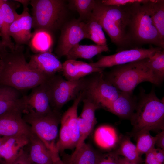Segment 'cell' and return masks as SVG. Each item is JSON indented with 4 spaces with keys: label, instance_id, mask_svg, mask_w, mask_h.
Returning a JSON list of instances; mask_svg holds the SVG:
<instances>
[{
    "label": "cell",
    "instance_id": "6da1fadb",
    "mask_svg": "<svg viewBox=\"0 0 164 164\" xmlns=\"http://www.w3.org/2000/svg\"><path fill=\"white\" fill-rule=\"evenodd\" d=\"M131 5H106L96 0L92 13L116 46V52L134 48Z\"/></svg>",
    "mask_w": 164,
    "mask_h": 164
},
{
    "label": "cell",
    "instance_id": "7a4b0ae2",
    "mask_svg": "<svg viewBox=\"0 0 164 164\" xmlns=\"http://www.w3.org/2000/svg\"><path fill=\"white\" fill-rule=\"evenodd\" d=\"M23 50V46H15L13 51L7 50L0 53L3 66L0 84L19 91L32 89L50 78L30 67L26 59Z\"/></svg>",
    "mask_w": 164,
    "mask_h": 164
},
{
    "label": "cell",
    "instance_id": "3957f363",
    "mask_svg": "<svg viewBox=\"0 0 164 164\" xmlns=\"http://www.w3.org/2000/svg\"><path fill=\"white\" fill-rule=\"evenodd\" d=\"M135 111L130 120L133 127L131 136L150 130L164 129V99L156 96L154 89L145 93L140 89Z\"/></svg>",
    "mask_w": 164,
    "mask_h": 164
},
{
    "label": "cell",
    "instance_id": "277c9868",
    "mask_svg": "<svg viewBox=\"0 0 164 164\" xmlns=\"http://www.w3.org/2000/svg\"><path fill=\"white\" fill-rule=\"evenodd\" d=\"M147 59L115 66L109 72L104 73V77L120 91L131 94L142 82L159 85L161 83L148 66Z\"/></svg>",
    "mask_w": 164,
    "mask_h": 164
},
{
    "label": "cell",
    "instance_id": "5b68a950",
    "mask_svg": "<svg viewBox=\"0 0 164 164\" xmlns=\"http://www.w3.org/2000/svg\"><path fill=\"white\" fill-rule=\"evenodd\" d=\"M132 42L133 48L145 44L153 45L164 50V42L153 22L150 0L131 5Z\"/></svg>",
    "mask_w": 164,
    "mask_h": 164
},
{
    "label": "cell",
    "instance_id": "8992f818",
    "mask_svg": "<svg viewBox=\"0 0 164 164\" xmlns=\"http://www.w3.org/2000/svg\"><path fill=\"white\" fill-rule=\"evenodd\" d=\"M30 2L34 31L43 30L50 33L60 27L67 14L64 1L32 0Z\"/></svg>",
    "mask_w": 164,
    "mask_h": 164
},
{
    "label": "cell",
    "instance_id": "52a82bcc",
    "mask_svg": "<svg viewBox=\"0 0 164 164\" xmlns=\"http://www.w3.org/2000/svg\"><path fill=\"white\" fill-rule=\"evenodd\" d=\"M85 79L70 81L56 75L49 78L47 82L53 110L58 111L68 102L74 100L83 90Z\"/></svg>",
    "mask_w": 164,
    "mask_h": 164
},
{
    "label": "cell",
    "instance_id": "ba28073f",
    "mask_svg": "<svg viewBox=\"0 0 164 164\" xmlns=\"http://www.w3.org/2000/svg\"><path fill=\"white\" fill-rule=\"evenodd\" d=\"M35 134L51 152H58L55 141L60 119L58 111L53 110L44 116L35 117L25 114L23 117Z\"/></svg>",
    "mask_w": 164,
    "mask_h": 164
},
{
    "label": "cell",
    "instance_id": "9c48e42d",
    "mask_svg": "<svg viewBox=\"0 0 164 164\" xmlns=\"http://www.w3.org/2000/svg\"><path fill=\"white\" fill-rule=\"evenodd\" d=\"M103 72L93 73L85 79L82 91L83 98L92 100L101 107L115 100L121 92L105 78Z\"/></svg>",
    "mask_w": 164,
    "mask_h": 164
},
{
    "label": "cell",
    "instance_id": "30bf717a",
    "mask_svg": "<svg viewBox=\"0 0 164 164\" xmlns=\"http://www.w3.org/2000/svg\"><path fill=\"white\" fill-rule=\"evenodd\" d=\"M161 49L150 45L149 48H135L123 50L113 54L102 56L97 61L90 64L94 67L104 69L150 58Z\"/></svg>",
    "mask_w": 164,
    "mask_h": 164
},
{
    "label": "cell",
    "instance_id": "8fae6325",
    "mask_svg": "<svg viewBox=\"0 0 164 164\" xmlns=\"http://www.w3.org/2000/svg\"><path fill=\"white\" fill-rule=\"evenodd\" d=\"M47 80L32 88L29 95L23 96V113L38 117L45 115L53 110L50 105Z\"/></svg>",
    "mask_w": 164,
    "mask_h": 164
},
{
    "label": "cell",
    "instance_id": "7c38bea8",
    "mask_svg": "<svg viewBox=\"0 0 164 164\" xmlns=\"http://www.w3.org/2000/svg\"><path fill=\"white\" fill-rule=\"evenodd\" d=\"M87 39L85 22L78 20L70 22L61 31L56 53L58 57L66 56L73 46L82 39Z\"/></svg>",
    "mask_w": 164,
    "mask_h": 164
},
{
    "label": "cell",
    "instance_id": "4fadbf2b",
    "mask_svg": "<svg viewBox=\"0 0 164 164\" xmlns=\"http://www.w3.org/2000/svg\"><path fill=\"white\" fill-rule=\"evenodd\" d=\"M23 110L13 111L0 117V137L25 136L32 132L30 126L22 117Z\"/></svg>",
    "mask_w": 164,
    "mask_h": 164
},
{
    "label": "cell",
    "instance_id": "5bb4252c",
    "mask_svg": "<svg viewBox=\"0 0 164 164\" xmlns=\"http://www.w3.org/2000/svg\"><path fill=\"white\" fill-rule=\"evenodd\" d=\"M22 12L11 25L8 34L13 38L16 46H23L30 42L32 34V19L29 11L28 6L23 7Z\"/></svg>",
    "mask_w": 164,
    "mask_h": 164
},
{
    "label": "cell",
    "instance_id": "9a60e30c",
    "mask_svg": "<svg viewBox=\"0 0 164 164\" xmlns=\"http://www.w3.org/2000/svg\"><path fill=\"white\" fill-rule=\"evenodd\" d=\"M83 109L80 116L78 117V122L80 132V138L76 147L79 148L84 142L86 138L91 133L97 123L95 112L100 106L93 101L83 98Z\"/></svg>",
    "mask_w": 164,
    "mask_h": 164
},
{
    "label": "cell",
    "instance_id": "2e32d148",
    "mask_svg": "<svg viewBox=\"0 0 164 164\" xmlns=\"http://www.w3.org/2000/svg\"><path fill=\"white\" fill-rule=\"evenodd\" d=\"M28 63L32 68L48 77L62 71V64L50 51L35 54L31 56Z\"/></svg>",
    "mask_w": 164,
    "mask_h": 164
},
{
    "label": "cell",
    "instance_id": "e0dca14e",
    "mask_svg": "<svg viewBox=\"0 0 164 164\" xmlns=\"http://www.w3.org/2000/svg\"><path fill=\"white\" fill-rule=\"evenodd\" d=\"M29 138L25 136L5 137L0 147V157L4 159L5 164H12L24 152Z\"/></svg>",
    "mask_w": 164,
    "mask_h": 164
},
{
    "label": "cell",
    "instance_id": "ac0fdd59",
    "mask_svg": "<svg viewBox=\"0 0 164 164\" xmlns=\"http://www.w3.org/2000/svg\"><path fill=\"white\" fill-rule=\"evenodd\" d=\"M138 100L133 94L121 91L115 100L104 108L120 117L130 119L135 111Z\"/></svg>",
    "mask_w": 164,
    "mask_h": 164
},
{
    "label": "cell",
    "instance_id": "d6986e66",
    "mask_svg": "<svg viewBox=\"0 0 164 164\" xmlns=\"http://www.w3.org/2000/svg\"><path fill=\"white\" fill-rule=\"evenodd\" d=\"M23 110V96L19 91L0 84V117L10 112Z\"/></svg>",
    "mask_w": 164,
    "mask_h": 164
},
{
    "label": "cell",
    "instance_id": "ffe728a7",
    "mask_svg": "<svg viewBox=\"0 0 164 164\" xmlns=\"http://www.w3.org/2000/svg\"><path fill=\"white\" fill-rule=\"evenodd\" d=\"M104 70L94 67L90 63L74 60H67L62 64V72L67 80L76 81L89 74L102 72Z\"/></svg>",
    "mask_w": 164,
    "mask_h": 164
},
{
    "label": "cell",
    "instance_id": "44dd1931",
    "mask_svg": "<svg viewBox=\"0 0 164 164\" xmlns=\"http://www.w3.org/2000/svg\"><path fill=\"white\" fill-rule=\"evenodd\" d=\"M81 91L74 100L72 105L63 114L61 119L66 123L70 135L72 149L76 147L80 138V132L78 122L77 108L82 100Z\"/></svg>",
    "mask_w": 164,
    "mask_h": 164
},
{
    "label": "cell",
    "instance_id": "7402d4cb",
    "mask_svg": "<svg viewBox=\"0 0 164 164\" xmlns=\"http://www.w3.org/2000/svg\"><path fill=\"white\" fill-rule=\"evenodd\" d=\"M28 156L32 164H53L52 152L42 140L32 132L29 138Z\"/></svg>",
    "mask_w": 164,
    "mask_h": 164
},
{
    "label": "cell",
    "instance_id": "603a6c76",
    "mask_svg": "<svg viewBox=\"0 0 164 164\" xmlns=\"http://www.w3.org/2000/svg\"><path fill=\"white\" fill-rule=\"evenodd\" d=\"M101 155L89 144L84 142L68 158L65 164H97Z\"/></svg>",
    "mask_w": 164,
    "mask_h": 164
},
{
    "label": "cell",
    "instance_id": "cb8c5ba5",
    "mask_svg": "<svg viewBox=\"0 0 164 164\" xmlns=\"http://www.w3.org/2000/svg\"><path fill=\"white\" fill-rule=\"evenodd\" d=\"M119 138L115 129L108 125L98 127L94 135V140L97 145L105 149L114 148L119 143Z\"/></svg>",
    "mask_w": 164,
    "mask_h": 164
},
{
    "label": "cell",
    "instance_id": "d4e9b609",
    "mask_svg": "<svg viewBox=\"0 0 164 164\" xmlns=\"http://www.w3.org/2000/svg\"><path fill=\"white\" fill-rule=\"evenodd\" d=\"M109 51L108 45H81L78 44L73 47L66 56L67 60L78 58L90 59L104 52Z\"/></svg>",
    "mask_w": 164,
    "mask_h": 164
},
{
    "label": "cell",
    "instance_id": "484cf974",
    "mask_svg": "<svg viewBox=\"0 0 164 164\" xmlns=\"http://www.w3.org/2000/svg\"><path fill=\"white\" fill-rule=\"evenodd\" d=\"M0 5L3 14L5 33L8 39L12 41L8 34V30L11 25L19 15L16 10L20 7V4L15 0H0Z\"/></svg>",
    "mask_w": 164,
    "mask_h": 164
},
{
    "label": "cell",
    "instance_id": "4316f807",
    "mask_svg": "<svg viewBox=\"0 0 164 164\" xmlns=\"http://www.w3.org/2000/svg\"><path fill=\"white\" fill-rule=\"evenodd\" d=\"M30 40L31 48L36 53L50 51L52 39L50 33L43 30L34 31Z\"/></svg>",
    "mask_w": 164,
    "mask_h": 164
},
{
    "label": "cell",
    "instance_id": "83f0119b",
    "mask_svg": "<svg viewBox=\"0 0 164 164\" xmlns=\"http://www.w3.org/2000/svg\"><path fill=\"white\" fill-rule=\"evenodd\" d=\"M87 20V22L85 23L87 39L97 45H107V40L102 28L97 19L91 14Z\"/></svg>",
    "mask_w": 164,
    "mask_h": 164
},
{
    "label": "cell",
    "instance_id": "f1b7e54d",
    "mask_svg": "<svg viewBox=\"0 0 164 164\" xmlns=\"http://www.w3.org/2000/svg\"><path fill=\"white\" fill-rule=\"evenodd\" d=\"M150 4L153 22L164 42V0H150Z\"/></svg>",
    "mask_w": 164,
    "mask_h": 164
},
{
    "label": "cell",
    "instance_id": "f546056e",
    "mask_svg": "<svg viewBox=\"0 0 164 164\" xmlns=\"http://www.w3.org/2000/svg\"><path fill=\"white\" fill-rule=\"evenodd\" d=\"M119 145L116 151L118 155H121L131 162L137 164L141 161L136 146L131 141L128 137H125L119 139Z\"/></svg>",
    "mask_w": 164,
    "mask_h": 164
},
{
    "label": "cell",
    "instance_id": "4dcf8cb0",
    "mask_svg": "<svg viewBox=\"0 0 164 164\" xmlns=\"http://www.w3.org/2000/svg\"><path fill=\"white\" fill-rule=\"evenodd\" d=\"M147 63L154 74L161 84L164 79V50L161 49L151 57Z\"/></svg>",
    "mask_w": 164,
    "mask_h": 164
},
{
    "label": "cell",
    "instance_id": "1f68e13d",
    "mask_svg": "<svg viewBox=\"0 0 164 164\" xmlns=\"http://www.w3.org/2000/svg\"><path fill=\"white\" fill-rule=\"evenodd\" d=\"M95 0H72L70 1L73 8L78 12L80 17L78 19L83 21L87 20L92 14L96 4Z\"/></svg>",
    "mask_w": 164,
    "mask_h": 164
},
{
    "label": "cell",
    "instance_id": "d6a6232c",
    "mask_svg": "<svg viewBox=\"0 0 164 164\" xmlns=\"http://www.w3.org/2000/svg\"><path fill=\"white\" fill-rule=\"evenodd\" d=\"M135 138L137 139L136 146L140 155L146 154L155 148L156 137L151 135L149 131L142 132L138 134Z\"/></svg>",
    "mask_w": 164,
    "mask_h": 164
},
{
    "label": "cell",
    "instance_id": "836d02e7",
    "mask_svg": "<svg viewBox=\"0 0 164 164\" xmlns=\"http://www.w3.org/2000/svg\"><path fill=\"white\" fill-rule=\"evenodd\" d=\"M60 121L59 138L56 144V148L59 153L67 149H72L70 135L67 125L61 119Z\"/></svg>",
    "mask_w": 164,
    "mask_h": 164
},
{
    "label": "cell",
    "instance_id": "e575fe53",
    "mask_svg": "<svg viewBox=\"0 0 164 164\" xmlns=\"http://www.w3.org/2000/svg\"><path fill=\"white\" fill-rule=\"evenodd\" d=\"M0 36L1 41L7 49L12 51L15 48V44L7 37L4 30V22L2 11L0 5Z\"/></svg>",
    "mask_w": 164,
    "mask_h": 164
},
{
    "label": "cell",
    "instance_id": "d590c367",
    "mask_svg": "<svg viewBox=\"0 0 164 164\" xmlns=\"http://www.w3.org/2000/svg\"><path fill=\"white\" fill-rule=\"evenodd\" d=\"M118 155L116 151L101 155L97 164H119Z\"/></svg>",
    "mask_w": 164,
    "mask_h": 164
},
{
    "label": "cell",
    "instance_id": "8d00e7d4",
    "mask_svg": "<svg viewBox=\"0 0 164 164\" xmlns=\"http://www.w3.org/2000/svg\"><path fill=\"white\" fill-rule=\"evenodd\" d=\"M147 0H100L103 5H106L124 6L137 3H142Z\"/></svg>",
    "mask_w": 164,
    "mask_h": 164
},
{
    "label": "cell",
    "instance_id": "74e56055",
    "mask_svg": "<svg viewBox=\"0 0 164 164\" xmlns=\"http://www.w3.org/2000/svg\"><path fill=\"white\" fill-rule=\"evenodd\" d=\"M155 148L146 154L145 164H162L159 162L155 159Z\"/></svg>",
    "mask_w": 164,
    "mask_h": 164
},
{
    "label": "cell",
    "instance_id": "f35d334b",
    "mask_svg": "<svg viewBox=\"0 0 164 164\" xmlns=\"http://www.w3.org/2000/svg\"><path fill=\"white\" fill-rule=\"evenodd\" d=\"M12 164H32L28 154L25 152L19 156Z\"/></svg>",
    "mask_w": 164,
    "mask_h": 164
},
{
    "label": "cell",
    "instance_id": "ab89813d",
    "mask_svg": "<svg viewBox=\"0 0 164 164\" xmlns=\"http://www.w3.org/2000/svg\"><path fill=\"white\" fill-rule=\"evenodd\" d=\"M155 136L156 138L155 145L158 148L164 150V130H162Z\"/></svg>",
    "mask_w": 164,
    "mask_h": 164
},
{
    "label": "cell",
    "instance_id": "60d3db41",
    "mask_svg": "<svg viewBox=\"0 0 164 164\" xmlns=\"http://www.w3.org/2000/svg\"><path fill=\"white\" fill-rule=\"evenodd\" d=\"M155 158L159 162L162 164L164 161V150L159 148H155Z\"/></svg>",
    "mask_w": 164,
    "mask_h": 164
},
{
    "label": "cell",
    "instance_id": "b9f144b4",
    "mask_svg": "<svg viewBox=\"0 0 164 164\" xmlns=\"http://www.w3.org/2000/svg\"><path fill=\"white\" fill-rule=\"evenodd\" d=\"M16 1L19 2L20 4H22L23 6H28V5L30 3V0H15Z\"/></svg>",
    "mask_w": 164,
    "mask_h": 164
},
{
    "label": "cell",
    "instance_id": "7bdbcfd3",
    "mask_svg": "<svg viewBox=\"0 0 164 164\" xmlns=\"http://www.w3.org/2000/svg\"><path fill=\"white\" fill-rule=\"evenodd\" d=\"M7 48L3 44L1 40H0V53H2L6 50Z\"/></svg>",
    "mask_w": 164,
    "mask_h": 164
},
{
    "label": "cell",
    "instance_id": "ee69618b",
    "mask_svg": "<svg viewBox=\"0 0 164 164\" xmlns=\"http://www.w3.org/2000/svg\"><path fill=\"white\" fill-rule=\"evenodd\" d=\"M3 66V61L0 53V76L2 71Z\"/></svg>",
    "mask_w": 164,
    "mask_h": 164
},
{
    "label": "cell",
    "instance_id": "f6af8a7d",
    "mask_svg": "<svg viewBox=\"0 0 164 164\" xmlns=\"http://www.w3.org/2000/svg\"><path fill=\"white\" fill-rule=\"evenodd\" d=\"M53 164H65L60 158L53 162Z\"/></svg>",
    "mask_w": 164,
    "mask_h": 164
},
{
    "label": "cell",
    "instance_id": "bcb514c9",
    "mask_svg": "<svg viewBox=\"0 0 164 164\" xmlns=\"http://www.w3.org/2000/svg\"><path fill=\"white\" fill-rule=\"evenodd\" d=\"M5 137H0V146L3 142V141H4V140L5 139ZM1 158L0 157V159Z\"/></svg>",
    "mask_w": 164,
    "mask_h": 164
},
{
    "label": "cell",
    "instance_id": "7dc6e473",
    "mask_svg": "<svg viewBox=\"0 0 164 164\" xmlns=\"http://www.w3.org/2000/svg\"><path fill=\"white\" fill-rule=\"evenodd\" d=\"M131 164H137L135 163L131 162Z\"/></svg>",
    "mask_w": 164,
    "mask_h": 164
},
{
    "label": "cell",
    "instance_id": "c3c4849f",
    "mask_svg": "<svg viewBox=\"0 0 164 164\" xmlns=\"http://www.w3.org/2000/svg\"></svg>",
    "mask_w": 164,
    "mask_h": 164
}]
</instances>
